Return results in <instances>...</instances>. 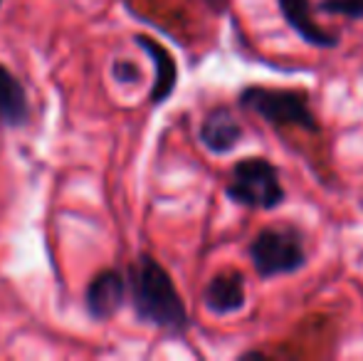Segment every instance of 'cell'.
Returning a JSON list of instances; mask_svg holds the SVG:
<instances>
[{
  "mask_svg": "<svg viewBox=\"0 0 363 361\" xmlns=\"http://www.w3.org/2000/svg\"><path fill=\"white\" fill-rule=\"evenodd\" d=\"M129 299L141 324L161 329L173 337H181L191 327L186 302L166 267L148 252H141L126 270Z\"/></svg>",
  "mask_w": 363,
  "mask_h": 361,
  "instance_id": "6da1fadb",
  "label": "cell"
},
{
  "mask_svg": "<svg viewBox=\"0 0 363 361\" xmlns=\"http://www.w3.org/2000/svg\"><path fill=\"white\" fill-rule=\"evenodd\" d=\"M225 196L238 206L255 208V211H274L284 203L287 193L272 161L262 156H247L233 166Z\"/></svg>",
  "mask_w": 363,
  "mask_h": 361,
  "instance_id": "7a4b0ae2",
  "label": "cell"
},
{
  "mask_svg": "<svg viewBox=\"0 0 363 361\" xmlns=\"http://www.w3.org/2000/svg\"><path fill=\"white\" fill-rule=\"evenodd\" d=\"M238 104L247 111H255L272 126H301L311 134H319V121L309 106V94L301 89L250 84L238 94Z\"/></svg>",
  "mask_w": 363,
  "mask_h": 361,
  "instance_id": "3957f363",
  "label": "cell"
},
{
  "mask_svg": "<svg viewBox=\"0 0 363 361\" xmlns=\"http://www.w3.org/2000/svg\"><path fill=\"white\" fill-rule=\"evenodd\" d=\"M250 260L262 279L299 272L306 265L304 235L294 226L262 228L250 243Z\"/></svg>",
  "mask_w": 363,
  "mask_h": 361,
  "instance_id": "277c9868",
  "label": "cell"
},
{
  "mask_svg": "<svg viewBox=\"0 0 363 361\" xmlns=\"http://www.w3.org/2000/svg\"><path fill=\"white\" fill-rule=\"evenodd\" d=\"M129 297V279L116 267L96 272L89 279L84 292V309L91 322H109L114 314L121 312Z\"/></svg>",
  "mask_w": 363,
  "mask_h": 361,
  "instance_id": "5b68a950",
  "label": "cell"
},
{
  "mask_svg": "<svg viewBox=\"0 0 363 361\" xmlns=\"http://www.w3.org/2000/svg\"><path fill=\"white\" fill-rule=\"evenodd\" d=\"M134 43L141 48V52L148 55V60L153 62V84H151V94L148 101L153 106H161L163 101L171 99V94L176 91L178 84V65L176 57L168 52L166 45H161L158 40L148 38V35H134Z\"/></svg>",
  "mask_w": 363,
  "mask_h": 361,
  "instance_id": "8992f818",
  "label": "cell"
},
{
  "mask_svg": "<svg viewBox=\"0 0 363 361\" xmlns=\"http://www.w3.org/2000/svg\"><path fill=\"white\" fill-rule=\"evenodd\" d=\"M247 299V287H245V277L238 270H223L203 289V304L211 314L216 317H228L245 307Z\"/></svg>",
  "mask_w": 363,
  "mask_h": 361,
  "instance_id": "52a82bcc",
  "label": "cell"
},
{
  "mask_svg": "<svg viewBox=\"0 0 363 361\" xmlns=\"http://www.w3.org/2000/svg\"><path fill=\"white\" fill-rule=\"evenodd\" d=\"M242 126L235 119V114L228 109V106H213L206 116H203L201 124V144L206 146L211 154L216 156H225L235 149V146L242 141Z\"/></svg>",
  "mask_w": 363,
  "mask_h": 361,
  "instance_id": "ba28073f",
  "label": "cell"
},
{
  "mask_svg": "<svg viewBox=\"0 0 363 361\" xmlns=\"http://www.w3.org/2000/svg\"><path fill=\"white\" fill-rule=\"evenodd\" d=\"M279 13L287 20V25L304 40L311 48H321V50H334L339 48L341 38L336 33H326L321 25H316L314 20V10H311L309 0H277Z\"/></svg>",
  "mask_w": 363,
  "mask_h": 361,
  "instance_id": "9c48e42d",
  "label": "cell"
},
{
  "mask_svg": "<svg viewBox=\"0 0 363 361\" xmlns=\"http://www.w3.org/2000/svg\"><path fill=\"white\" fill-rule=\"evenodd\" d=\"M30 96L18 77L0 62V124L8 129H23L30 121Z\"/></svg>",
  "mask_w": 363,
  "mask_h": 361,
  "instance_id": "30bf717a",
  "label": "cell"
},
{
  "mask_svg": "<svg viewBox=\"0 0 363 361\" xmlns=\"http://www.w3.org/2000/svg\"><path fill=\"white\" fill-rule=\"evenodd\" d=\"M316 8L326 15H344L349 20H363V0H321Z\"/></svg>",
  "mask_w": 363,
  "mask_h": 361,
  "instance_id": "8fae6325",
  "label": "cell"
},
{
  "mask_svg": "<svg viewBox=\"0 0 363 361\" xmlns=\"http://www.w3.org/2000/svg\"><path fill=\"white\" fill-rule=\"evenodd\" d=\"M111 77L119 84H134L141 79V72L131 60H116V62L111 65Z\"/></svg>",
  "mask_w": 363,
  "mask_h": 361,
  "instance_id": "7c38bea8",
  "label": "cell"
},
{
  "mask_svg": "<svg viewBox=\"0 0 363 361\" xmlns=\"http://www.w3.org/2000/svg\"><path fill=\"white\" fill-rule=\"evenodd\" d=\"M206 5H208V8H211L216 15H223L225 10H228L230 0H206Z\"/></svg>",
  "mask_w": 363,
  "mask_h": 361,
  "instance_id": "4fadbf2b",
  "label": "cell"
},
{
  "mask_svg": "<svg viewBox=\"0 0 363 361\" xmlns=\"http://www.w3.org/2000/svg\"><path fill=\"white\" fill-rule=\"evenodd\" d=\"M0 5H3V0H0Z\"/></svg>",
  "mask_w": 363,
  "mask_h": 361,
  "instance_id": "5bb4252c",
  "label": "cell"
}]
</instances>
